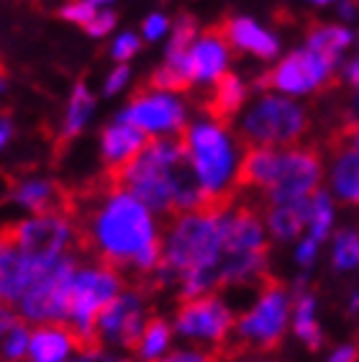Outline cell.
Instances as JSON below:
<instances>
[{"instance_id": "3957f363", "label": "cell", "mask_w": 359, "mask_h": 362, "mask_svg": "<svg viewBox=\"0 0 359 362\" xmlns=\"http://www.w3.org/2000/svg\"><path fill=\"white\" fill-rule=\"evenodd\" d=\"M226 126L228 124L221 121L206 119L190 124L182 134L187 160L208 206H226L239 195L242 157L236 152V141Z\"/></svg>"}, {"instance_id": "8d00e7d4", "label": "cell", "mask_w": 359, "mask_h": 362, "mask_svg": "<svg viewBox=\"0 0 359 362\" xmlns=\"http://www.w3.org/2000/svg\"><path fill=\"white\" fill-rule=\"evenodd\" d=\"M129 75H131V72H129V67H126V64H118L116 70L108 75V80H105V95H116V93L126 85Z\"/></svg>"}, {"instance_id": "44dd1931", "label": "cell", "mask_w": 359, "mask_h": 362, "mask_svg": "<svg viewBox=\"0 0 359 362\" xmlns=\"http://www.w3.org/2000/svg\"><path fill=\"white\" fill-rule=\"evenodd\" d=\"M244 98H247V88L236 75L226 72V75L213 85V90L206 100V113L208 119L221 121V124H231L236 113L242 111Z\"/></svg>"}, {"instance_id": "4fadbf2b", "label": "cell", "mask_w": 359, "mask_h": 362, "mask_svg": "<svg viewBox=\"0 0 359 362\" xmlns=\"http://www.w3.org/2000/svg\"><path fill=\"white\" fill-rule=\"evenodd\" d=\"M234 314L218 296L206 293L198 298H187L180 303L175 314V332L185 339L208 341L213 349H223L231 332H234Z\"/></svg>"}, {"instance_id": "bcb514c9", "label": "cell", "mask_w": 359, "mask_h": 362, "mask_svg": "<svg viewBox=\"0 0 359 362\" xmlns=\"http://www.w3.org/2000/svg\"><path fill=\"white\" fill-rule=\"evenodd\" d=\"M311 3H318V6H326V3H334V0H311Z\"/></svg>"}, {"instance_id": "60d3db41", "label": "cell", "mask_w": 359, "mask_h": 362, "mask_svg": "<svg viewBox=\"0 0 359 362\" xmlns=\"http://www.w3.org/2000/svg\"><path fill=\"white\" fill-rule=\"evenodd\" d=\"M16 321H18V319H16L13 311H11L6 303H0V339H3V334H6L8 329L13 327Z\"/></svg>"}, {"instance_id": "6da1fadb", "label": "cell", "mask_w": 359, "mask_h": 362, "mask_svg": "<svg viewBox=\"0 0 359 362\" xmlns=\"http://www.w3.org/2000/svg\"><path fill=\"white\" fill-rule=\"evenodd\" d=\"M67 214L77 226L80 250L93 259L118 272H134V280L159 270L162 231H157L154 214L108 175L85 193H69Z\"/></svg>"}, {"instance_id": "f546056e", "label": "cell", "mask_w": 359, "mask_h": 362, "mask_svg": "<svg viewBox=\"0 0 359 362\" xmlns=\"http://www.w3.org/2000/svg\"><path fill=\"white\" fill-rule=\"evenodd\" d=\"M198 39V23H195L193 16H180L177 23L172 28V39H170V47H167V59L172 57H185L193 47V42Z\"/></svg>"}, {"instance_id": "4316f807", "label": "cell", "mask_w": 359, "mask_h": 362, "mask_svg": "<svg viewBox=\"0 0 359 362\" xmlns=\"http://www.w3.org/2000/svg\"><path fill=\"white\" fill-rule=\"evenodd\" d=\"M28 344L31 329L26 327V321L18 319L0 339V362H21L28 355Z\"/></svg>"}, {"instance_id": "2e32d148", "label": "cell", "mask_w": 359, "mask_h": 362, "mask_svg": "<svg viewBox=\"0 0 359 362\" xmlns=\"http://www.w3.org/2000/svg\"><path fill=\"white\" fill-rule=\"evenodd\" d=\"M152 136H146L141 129H136L134 124H126V121H113L111 126L103 129V136H100V152H103L105 162V173H116L124 165L136 157L146 144H149Z\"/></svg>"}, {"instance_id": "cb8c5ba5", "label": "cell", "mask_w": 359, "mask_h": 362, "mask_svg": "<svg viewBox=\"0 0 359 362\" xmlns=\"http://www.w3.org/2000/svg\"><path fill=\"white\" fill-rule=\"evenodd\" d=\"M172 329L165 319H159V316H149L146 321L144 332H141V339L136 344V352L139 360L141 362H154L159 357H165L167 347H170V341H172Z\"/></svg>"}, {"instance_id": "7402d4cb", "label": "cell", "mask_w": 359, "mask_h": 362, "mask_svg": "<svg viewBox=\"0 0 359 362\" xmlns=\"http://www.w3.org/2000/svg\"><path fill=\"white\" fill-rule=\"evenodd\" d=\"M308 218H311V198L288 203V206H269L264 211L267 229L272 231V237L283 239V242L300 237L303 226H308Z\"/></svg>"}, {"instance_id": "ac0fdd59", "label": "cell", "mask_w": 359, "mask_h": 362, "mask_svg": "<svg viewBox=\"0 0 359 362\" xmlns=\"http://www.w3.org/2000/svg\"><path fill=\"white\" fill-rule=\"evenodd\" d=\"M329 149L334 154V193L344 203H359V149L336 132L329 139Z\"/></svg>"}, {"instance_id": "5bb4252c", "label": "cell", "mask_w": 359, "mask_h": 362, "mask_svg": "<svg viewBox=\"0 0 359 362\" xmlns=\"http://www.w3.org/2000/svg\"><path fill=\"white\" fill-rule=\"evenodd\" d=\"M54 265V262H52ZM49 267V265H47ZM47 267L34 265L31 259L21 252V247L16 244L11 229H0V303H18L28 286L42 275Z\"/></svg>"}, {"instance_id": "30bf717a", "label": "cell", "mask_w": 359, "mask_h": 362, "mask_svg": "<svg viewBox=\"0 0 359 362\" xmlns=\"http://www.w3.org/2000/svg\"><path fill=\"white\" fill-rule=\"evenodd\" d=\"M336 59L318 54L313 49H298L288 54L283 62H277L269 72H264L254 83L257 90H280L288 95H303L331 88L336 83Z\"/></svg>"}, {"instance_id": "ba28073f", "label": "cell", "mask_w": 359, "mask_h": 362, "mask_svg": "<svg viewBox=\"0 0 359 362\" xmlns=\"http://www.w3.org/2000/svg\"><path fill=\"white\" fill-rule=\"evenodd\" d=\"M149 293L141 280H131L118 293L95 321V347L136 349L149 321Z\"/></svg>"}, {"instance_id": "ee69618b", "label": "cell", "mask_w": 359, "mask_h": 362, "mask_svg": "<svg viewBox=\"0 0 359 362\" xmlns=\"http://www.w3.org/2000/svg\"><path fill=\"white\" fill-rule=\"evenodd\" d=\"M90 3H93V6L100 8V6H105V3H111V0H90Z\"/></svg>"}, {"instance_id": "7bdbcfd3", "label": "cell", "mask_w": 359, "mask_h": 362, "mask_svg": "<svg viewBox=\"0 0 359 362\" xmlns=\"http://www.w3.org/2000/svg\"><path fill=\"white\" fill-rule=\"evenodd\" d=\"M339 13L344 16V18H354V16H357V0H344V3L339 6Z\"/></svg>"}, {"instance_id": "9c48e42d", "label": "cell", "mask_w": 359, "mask_h": 362, "mask_svg": "<svg viewBox=\"0 0 359 362\" xmlns=\"http://www.w3.org/2000/svg\"><path fill=\"white\" fill-rule=\"evenodd\" d=\"M13 234L16 244L21 247L34 265L47 267L64 257L67 252L80 250L77 242V226L69 214L54 211V214H34L31 218L8 226Z\"/></svg>"}, {"instance_id": "f6af8a7d", "label": "cell", "mask_w": 359, "mask_h": 362, "mask_svg": "<svg viewBox=\"0 0 359 362\" xmlns=\"http://www.w3.org/2000/svg\"><path fill=\"white\" fill-rule=\"evenodd\" d=\"M6 90V77H3V72H0V93Z\"/></svg>"}, {"instance_id": "277c9868", "label": "cell", "mask_w": 359, "mask_h": 362, "mask_svg": "<svg viewBox=\"0 0 359 362\" xmlns=\"http://www.w3.org/2000/svg\"><path fill=\"white\" fill-rule=\"evenodd\" d=\"M288 319H290L288 288L272 275H267L264 283L259 286V296H257L254 306L236 319L228 341L223 344V349H218L221 362L277 349L285 337V329H288Z\"/></svg>"}, {"instance_id": "74e56055", "label": "cell", "mask_w": 359, "mask_h": 362, "mask_svg": "<svg viewBox=\"0 0 359 362\" xmlns=\"http://www.w3.org/2000/svg\"><path fill=\"white\" fill-rule=\"evenodd\" d=\"M316 250H318V242L313 237H305L303 242H300V247H298L295 257H298V265H313V259H316Z\"/></svg>"}, {"instance_id": "ab89813d", "label": "cell", "mask_w": 359, "mask_h": 362, "mask_svg": "<svg viewBox=\"0 0 359 362\" xmlns=\"http://www.w3.org/2000/svg\"><path fill=\"white\" fill-rule=\"evenodd\" d=\"M359 357L357 347H352V344H346V347H339L336 352H334L331 357H329V362H354Z\"/></svg>"}, {"instance_id": "7a4b0ae2", "label": "cell", "mask_w": 359, "mask_h": 362, "mask_svg": "<svg viewBox=\"0 0 359 362\" xmlns=\"http://www.w3.org/2000/svg\"><path fill=\"white\" fill-rule=\"evenodd\" d=\"M116 185L136 195L157 216H177L208 206L187 160L182 136H157L116 173H105Z\"/></svg>"}, {"instance_id": "d590c367", "label": "cell", "mask_w": 359, "mask_h": 362, "mask_svg": "<svg viewBox=\"0 0 359 362\" xmlns=\"http://www.w3.org/2000/svg\"><path fill=\"white\" fill-rule=\"evenodd\" d=\"M72 362H134V360H126V357H118L113 352L103 347H95V349H85V352H77V357Z\"/></svg>"}, {"instance_id": "e0dca14e", "label": "cell", "mask_w": 359, "mask_h": 362, "mask_svg": "<svg viewBox=\"0 0 359 362\" xmlns=\"http://www.w3.org/2000/svg\"><path fill=\"white\" fill-rule=\"evenodd\" d=\"M72 352H83L80 339L67 324H39L31 332V362H67Z\"/></svg>"}, {"instance_id": "603a6c76", "label": "cell", "mask_w": 359, "mask_h": 362, "mask_svg": "<svg viewBox=\"0 0 359 362\" xmlns=\"http://www.w3.org/2000/svg\"><path fill=\"white\" fill-rule=\"evenodd\" d=\"M305 39H308L305 47L318 52V54L331 57V59H336V62H339V54L354 42V36L349 28L334 26V23H311Z\"/></svg>"}, {"instance_id": "1f68e13d", "label": "cell", "mask_w": 359, "mask_h": 362, "mask_svg": "<svg viewBox=\"0 0 359 362\" xmlns=\"http://www.w3.org/2000/svg\"><path fill=\"white\" fill-rule=\"evenodd\" d=\"M154 362H221V357H218L216 349H211V352H203V349H180V352L159 357Z\"/></svg>"}, {"instance_id": "836d02e7", "label": "cell", "mask_w": 359, "mask_h": 362, "mask_svg": "<svg viewBox=\"0 0 359 362\" xmlns=\"http://www.w3.org/2000/svg\"><path fill=\"white\" fill-rule=\"evenodd\" d=\"M113 26H116V13H113V11H98L95 18L85 26V31H88L90 36H98V39H100V36L108 34Z\"/></svg>"}, {"instance_id": "83f0119b", "label": "cell", "mask_w": 359, "mask_h": 362, "mask_svg": "<svg viewBox=\"0 0 359 362\" xmlns=\"http://www.w3.org/2000/svg\"><path fill=\"white\" fill-rule=\"evenodd\" d=\"M331 223H334L331 198H329V193H324V190H316V193L311 195V218H308L311 234H308V237H313L318 244H321L326 237H329Z\"/></svg>"}, {"instance_id": "5b68a950", "label": "cell", "mask_w": 359, "mask_h": 362, "mask_svg": "<svg viewBox=\"0 0 359 362\" xmlns=\"http://www.w3.org/2000/svg\"><path fill=\"white\" fill-rule=\"evenodd\" d=\"M124 275L111 265L90 259L77 267L69 286V314L67 327L80 339V347L95 349V321L108 303L124 291Z\"/></svg>"}, {"instance_id": "e575fe53", "label": "cell", "mask_w": 359, "mask_h": 362, "mask_svg": "<svg viewBox=\"0 0 359 362\" xmlns=\"http://www.w3.org/2000/svg\"><path fill=\"white\" fill-rule=\"evenodd\" d=\"M167 28H170V21H167V16L152 13L144 21V36L149 39V42H157V39H162V36L167 34Z\"/></svg>"}, {"instance_id": "9a60e30c", "label": "cell", "mask_w": 359, "mask_h": 362, "mask_svg": "<svg viewBox=\"0 0 359 362\" xmlns=\"http://www.w3.org/2000/svg\"><path fill=\"white\" fill-rule=\"evenodd\" d=\"M228 67V42L223 39L221 28H208L193 42L187 52V70L193 85H216L226 75Z\"/></svg>"}, {"instance_id": "ffe728a7", "label": "cell", "mask_w": 359, "mask_h": 362, "mask_svg": "<svg viewBox=\"0 0 359 362\" xmlns=\"http://www.w3.org/2000/svg\"><path fill=\"white\" fill-rule=\"evenodd\" d=\"M13 201L34 214H54V211H69V193L52 180L31 177L21 180L13 188Z\"/></svg>"}, {"instance_id": "d6a6232c", "label": "cell", "mask_w": 359, "mask_h": 362, "mask_svg": "<svg viewBox=\"0 0 359 362\" xmlns=\"http://www.w3.org/2000/svg\"><path fill=\"white\" fill-rule=\"evenodd\" d=\"M136 52H139V39L134 34H121L116 42H113V49H111L113 59H118V62L131 59Z\"/></svg>"}, {"instance_id": "52a82bcc", "label": "cell", "mask_w": 359, "mask_h": 362, "mask_svg": "<svg viewBox=\"0 0 359 362\" xmlns=\"http://www.w3.org/2000/svg\"><path fill=\"white\" fill-rule=\"evenodd\" d=\"M80 255L83 250L67 252L28 286V291L16 303L18 319L26 324H67L69 286L80 267Z\"/></svg>"}, {"instance_id": "4dcf8cb0", "label": "cell", "mask_w": 359, "mask_h": 362, "mask_svg": "<svg viewBox=\"0 0 359 362\" xmlns=\"http://www.w3.org/2000/svg\"><path fill=\"white\" fill-rule=\"evenodd\" d=\"M100 11L98 6H93L90 0H72V3H67V6H62V18L69 23H80V26H88L93 18H95V13Z\"/></svg>"}, {"instance_id": "d4e9b609", "label": "cell", "mask_w": 359, "mask_h": 362, "mask_svg": "<svg viewBox=\"0 0 359 362\" xmlns=\"http://www.w3.org/2000/svg\"><path fill=\"white\" fill-rule=\"evenodd\" d=\"M293 327H295V334L308 344V349L321 347L324 334H321V327H318L316 321V298H313L311 293H298Z\"/></svg>"}, {"instance_id": "d6986e66", "label": "cell", "mask_w": 359, "mask_h": 362, "mask_svg": "<svg viewBox=\"0 0 359 362\" xmlns=\"http://www.w3.org/2000/svg\"><path fill=\"white\" fill-rule=\"evenodd\" d=\"M218 28H221L223 39L239 52H249V54L259 57V59H272L277 54L275 36L257 21L247 18V16H234V18L223 21Z\"/></svg>"}, {"instance_id": "8fae6325", "label": "cell", "mask_w": 359, "mask_h": 362, "mask_svg": "<svg viewBox=\"0 0 359 362\" xmlns=\"http://www.w3.org/2000/svg\"><path fill=\"white\" fill-rule=\"evenodd\" d=\"M321 175H324V165L316 146H288L280 152V168L275 180L262 193L259 203L288 206V203L305 201L318 190Z\"/></svg>"}, {"instance_id": "8992f818", "label": "cell", "mask_w": 359, "mask_h": 362, "mask_svg": "<svg viewBox=\"0 0 359 362\" xmlns=\"http://www.w3.org/2000/svg\"><path fill=\"white\" fill-rule=\"evenodd\" d=\"M311 129V119L303 105L285 95L259 98L239 124V134L247 146H295Z\"/></svg>"}, {"instance_id": "f35d334b", "label": "cell", "mask_w": 359, "mask_h": 362, "mask_svg": "<svg viewBox=\"0 0 359 362\" xmlns=\"http://www.w3.org/2000/svg\"><path fill=\"white\" fill-rule=\"evenodd\" d=\"M336 134L339 136H344V139H349L359 149V121L357 119H346L344 124L336 129Z\"/></svg>"}, {"instance_id": "7c38bea8", "label": "cell", "mask_w": 359, "mask_h": 362, "mask_svg": "<svg viewBox=\"0 0 359 362\" xmlns=\"http://www.w3.org/2000/svg\"><path fill=\"white\" fill-rule=\"evenodd\" d=\"M118 121L134 124L146 136H182L187 129V111L185 103L177 98V93L157 90L144 85L131 103L126 105Z\"/></svg>"}, {"instance_id": "b9f144b4", "label": "cell", "mask_w": 359, "mask_h": 362, "mask_svg": "<svg viewBox=\"0 0 359 362\" xmlns=\"http://www.w3.org/2000/svg\"><path fill=\"white\" fill-rule=\"evenodd\" d=\"M11 134H13V126H11V121H8L6 116H0V149L8 144Z\"/></svg>"}, {"instance_id": "484cf974", "label": "cell", "mask_w": 359, "mask_h": 362, "mask_svg": "<svg viewBox=\"0 0 359 362\" xmlns=\"http://www.w3.org/2000/svg\"><path fill=\"white\" fill-rule=\"evenodd\" d=\"M93 95H90L88 85L85 83H77L75 90H72V98H69V105H67V116H64V129H62V141L72 139L77 134L83 132L85 124H88L90 113H93Z\"/></svg>"}, {"instance_id": "f1b7e54d", "label": "cell", "mask_w": 359, "mask_h": 362, "mask_svg": "<svg viewBox=\"0 0 359 362\" xmlns=\"http://www.w3.org/2000/svg\"><path fill=\"white\" fill-rule=\"evenodd\" d=\"M334 265L339 270L359 267V234L352 229H341L334 239Z\"/></svg>"}]
</instances>
